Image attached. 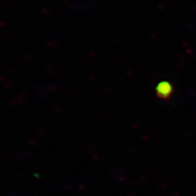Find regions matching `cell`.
I'll return each instance as SVG.
<instances>
[{"label": "cell", "instance_id": "1", "mask_svg": "<svg viewBox=\"0 0 196 196\" xmlns=\"http://www.w3.org/2000/svg\"><path fill=\"white\" fill-rule=\"evenodd\" d=\"M157 95L160 98H162V99H166V98H169V96L171 95L172 92H173V88L172 86L169 83L163 82L158 84L157 88Z\"/></svg>", "mask_w": 196, "mask_h": 196}]
</instances>
